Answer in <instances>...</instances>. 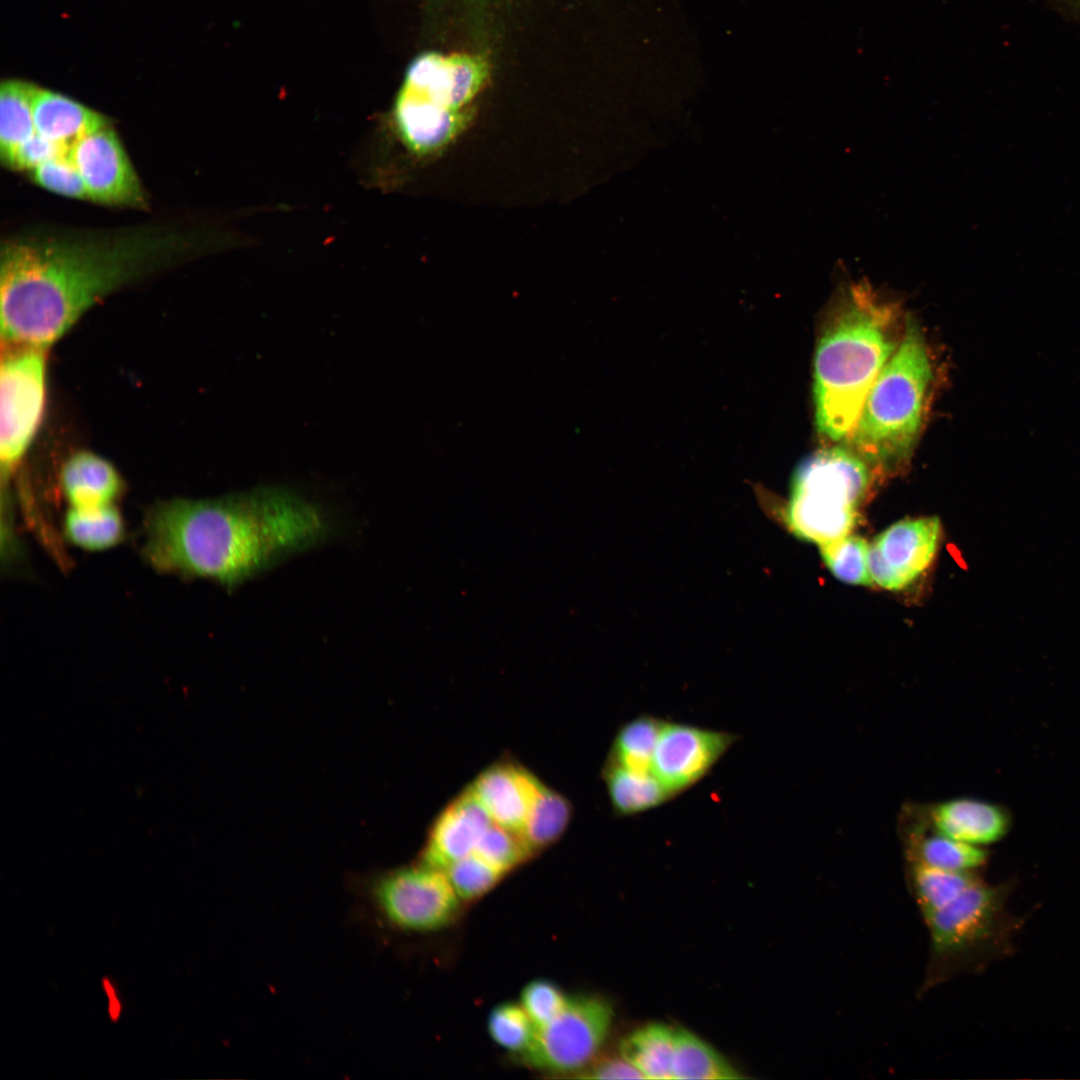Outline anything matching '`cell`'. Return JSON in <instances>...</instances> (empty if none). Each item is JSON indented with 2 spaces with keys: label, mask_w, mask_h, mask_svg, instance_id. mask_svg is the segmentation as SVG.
Listing matches in <instances>:
<instances>
[{
  "label": "cell",
  "mask_w": 1080,
  "mask_h": 1080,
  "mask_svg": "<svg viewBox=\"0 0 1080 1080\" xmlns=\"http://www.w3.org/2000/svg\"><path fill=\"white\" fill-rule=\"evenodd\" d=\"M197 241L193 231L154 224L8 237L0 250L3 344L46 350L104 297L191 256Z\"/></svg>",
  "instance_id": "1"
},
{
  "label": "cell",
  "mask_w": 1080,
  "mask_h": 1080,
  "mask_svg": "<svg viewBox=\"0 0 1080 1080\" xmlns=\"http://www.w3.org/2000/svg\"><path fill=\"white\" fill-rule=\"evenodd\" d=\"M331 529L319 505L281 487L175 498L146 512L142 555L158 572L205 578L232 590L320 545Z\"/></svg>",
  "instance_id": "2"
},
{
  "label": "cell",
  "mask_w": 1080,
  "mask_h": 1080,
  "mask_svg": "<svg viewBox=\"0 0 1080 1080\" xmlns=\"http://www.w3.org/2000/svg\"><path fill=\"white\" fill-rule=\"evenodd\" d=\"M837 298L814 360L816 425L832 441L851 434L906 323L898 306L865 282L850 284Z\"/></svg>",
  "instance_id": "3"
},
{
  "label": "cell",
  "mask_w": 1080,
  "mask_h": 1080,
  "mask_svg": "<svg viewBox=\"0 0 1080 1080\" xmlns=\"http://www.w3.org/2000/svg\"><path fill=\"white\" fill-rule=\"evenodd\" d=\"M932 381L925 337L907 318L898 347L871 386L846 439L876 475L895 472L909 461Z\"/></svg>",
  "instance_id": "4"
},
{
  "label": "cell",
  "mask_w": 1080,
  "mask_h": 1080,
  "mask_svg": "<svg viewBox=\"0 0 1080 1080\" xmlns=\"http://www.w3.org/2000/svg\"><path fill=\"white\" fill-rule=\"evenodd\" d=\"M875 475L851 448L816 451L793 475L783 512L786 526L819 546L851 534Z\"/></svg>",
  "instance_id": "5"
},
{
  "label": "cell",
  "mask_w": 1080,
  "mask_h": 1080,
  "mask_svg": "<svg viewBox=\"0 0 1080 1080\" xmlns=\"http://www.w3.org/2000/svg\"><path fill=\"white\" fill-rule=\"evenodd\" d=\"M1001 892L978 879L954 900L923 915L929 934V956L921 992L959 973L992 936Z\"/></svg>",
  "instance_id": "6"
},
{
  "label": "cell",
  "mask_w": 1080,
  "mask_h": 1080,
  "mask_svg": "<svg viewBox=\"0 0 1080 1080\" xmlns=\"http://www.w3.org/2000/svg\"><path fill=\"white\" fill-rule=\"evenodd\" d=\"M44 349L7 346L0 366V465L8 479L34 440L46 402Z\"/></svg>",
  "instance_id": "7"
},
{
  "label": "cell",
  "mask_w": 1080,
  "mask_h": 1080,
  "mask_svg": "<svg viewBox=\"0 0 1080 1080\" xmlns=\"http://www.w3.org/2000/svg\"><path fill=\"white\" fill-rule=\"evenodd\" d=\"M614 1017L611 1004L597 996L569 997L564 1009L537 1027L529 1048L522 1054L536 1069L581 1072L596 1060Z\"/></svg>",
  "instance_id": "8"
},
{
  "label": "cell",
  "mask_w": 1080,
  "mask_h": 1080,
  "mask_svg": "<svg viewBox=\"0 0 1080 1080\" xmlns=\"http://www.w3.org/2000/svg\"><path fill=\"white\" fill-rule=\"evenodd\" d=\"M371 898L389 925L408 932L446 927L455 919L461 901L445 872L425 864L382 875L371 887Z\"/></svg>",
  "instance_id": "9"
},
{
  "label": "cell",
  "mask_w": 1080,
  "mask_h": 1080,
  "mask_svg": "<svg viewBox=\"0 0 1080 1080\" xmlns=\"http://www.w3.org/2000/svg\"><path fill=\"white\" fill-rule=\"evenodd\" d=\"M83 178L89 201L145 209L146 193L111 124L87 134L69 151Z\"/></svg>",
  "instance_id": "10"
},
{
  "label": "cell",
  "mask_w": 1080,
  "mask_h": 1080,
  "mask_svg": "<svg viewBox=\"0 0 1080 1080\" xmlns=\"http://www.w3.org/2000/svg\"><path fill=\"white\" fill-rule=\"evenodd\" d=\"M736 740L727 731L665 720L652 771L675 798L708 775Z\"/></svg>",
  "instance_id": "11"
},
{
  "label": "cell",
  "mask_w": 1080,
  "mask_h": 1080,
  "mask_svg": "<svg viewBox=\"0 0 1080 1080\" xmlns=\"http://www.w3.org/2000/svg\"><path fill=\"white\" fill-rule=\"evenodd\" d=\"M940 530L936 517L902 520L884 530L869 547L873 583L901 590L914 582L933 561Z\"/></svg>",
  "instance_id": "12"
},
{
  "label": "cell",
  "mask_w": 1080,
  "mask_h": 1080,
  "mask_svg": "<svg viewBox=\"0 0 1080 1080\" xmlns=\"http://www.w3.org/2000/svg\"><path fill=\"white\" fill-rule=\"evenodd\" d=\"M487 75V64L480 56L429 52L411 62L401 89L441 108L465 112Z\"/></svg>",
  "instance_id": "13"
},
{
  "label": "cell",
  "mask_w": 1080,
  "mask_h": 1080,
  "mask_svg": "<svg viewBox=\"0 0 1080 1080\" xmlns=\"http://www.w3.org/2000/svg\"><path fill=\"white\" fill-rule=\"evenodd\" d=\"M909 806L929 830L979 847L999 841L1010 826L1005 809L977 798L957 797Z\"/></svg>",
  "instance_id": "14"
},
{
  "label": "cell",
  "mask_w": 1080,
  "mask_h": 1080,
  "mask_svg": "<svg viewBox=\"0 0 1080 1080\" xmlns=\"http://www.w3.org/2000/svg\"><path fill=\"white\" fill-rule=\"evenodd\" d=\"M542 782L512 760H500L480 772L468 786L492 821L521 833Z\"/></svg>",
  "instance_id": "15"
},
{
  "label": "cell",
  "mask_w": 1080,
  "mask_h": 1080,
  "mask_svg": "<svg viewBox=\"0 0 1080 1080\" xmlns=\"http://www.w3.org/2000/svg\"><path fill=\"white\" fill-rule=\"evenodd\" d=\"M491 817L467 787L440 812L428 833L422 864L445 870L474 852Z\"/></svg>",
  "instance_id": "16"
},
{
  "label": "cell",
  "mask_w": 1080,
  "mask_h": 1080,
  "mask_svg": "<svg viewBox=\"0 0 1080 1080\" xmlns=\"http://www.w3.org/2000/svg\"><path fill=\"white\" fill-rule=\"evenodd\" d=\"M466 112L441 108L400 88L393 108L395 129L413 153L431 154L450 143L464 128Z\"/></svg>",
  "instance_id": "17"
},
{
  "label": "cell",
  "mask_w": 1080,
  "mask_h": 1080,
  "mask_svg": "<svg viewBox=\"0 0 1080 1080\" xmlns=\"http://www.w3.org/2000/svg\"><path fill=\"white\" fill-rule=\"evenodd\" d=\"M905 861H915L949 871L970 872L988 857L982 847L967 844L926 828L907 804L898 819Z\"/></svg>",
  "instance_id": "18"
},
{
  "label": "cell",
  "mask_w": 1080,
  "mask_h": 1080,
  "mask_svg": "<svg viewBox=\"0 0 1080 1080\" xmlns=\"http://www.w3.org/2000/svg\"><path fill=\"white\" fill-rule=\"evenodd\" d=\"M63 495L72 508L97 509L114 505L124 484L116 468L91 451L71 455L60 471Z\"/></svg>",
  "instance_id": "19"
},
{
  "label": "cell",
  "mask_w": 1080,
  "mask_h": 1080,
  "mask_svg": "<svg viewBox=\"0 0 1080 1080\" xmlns=\"http://www.w3.org/2000/svg\"><path fill=\"white\" fill-rule=\"evenodd\" d=\"M32 108L36 132L68 151L87 134L111 124L100 112L39 87Z\"/></svg>",
  "instance_id": "20"
},
{
  "label": "cell",
  "mask_w": 1080,
  "mask_h": 1080,
  "mask_svg": "<svg viewBox=\"0 0 1080 1080\" xmlns=\"http://www.w3.org/2000/svg\"><path fill=\"white\" fill-rule=\"evenodd\" d=\"M602 776L611 807L617 816H635L674 798L653 771H637L605 763Z\"/></svg>",
  "instance_id": "21"
},
{
  "label": "cell",
  "mask_w": 1080,
  "mask_h": 1080,
  "mask_svg": "<svg viewBox=\"0 0 1080 1080\" xmlns=\"http://www.w3.org/2000/svg\"><path fill=\"white\" fill-rule=\"evenodd\" d=\"M619 1054L644 1079H673L674 1028L659 1022L640 1026L621 1039Z\"/></svg>",
  "instance_id": "22"
},
{
  "label": "cell",
  "mask_w": 1080,
  "mask_h": 1080,
  "mask_svg": "<svg viewBox=\"0 0 1080 1080\" xmlns=\"http://www.w3.org/2000/svg\"><path fill=\"white\" fill-rule=\"evenodd\" d=\"M37 86L22 80H4L0 86V160L11 169L21 144L36 133L33 98Z\"/></svg>",
  "instance_id": "23"
},
{
  "label": "cell",
  "mask_w": 1080,
  "mask_h": 1080,
  "mask_svg": "<svg viewBox=\"0 0 1080 1080\" xmlns=\"http://www.w3.org/2000/svg\"><path fill=\"white\" fill-rule=\"evenodd\" d=\"M63 534L71 544L88 551H102L120 544L125 536L124 519L114 506L97 509L70 507L63 519Z\"/></svg>",
  "instance_id": "24"
},
{
  "label": "cell",
  "mask_w": 1080,
  "mask_h": 1080,
  "mask_svg": "<svg viewBox=\"0 0 1080 1080\" xmlns=\"http://www.w3.org/2000/svg\"><path fill=\"white\" fill-rule=\"evenodd\" d=\"M673 1079L734 1080L743 1076L711 1045L691 1031L674 1028Z\"/></svg>",
  "instance_id": "25"
},
{
  "label": "cell",
  "mask_w": 1080,
  "mask_h": 1080,
  "mask_svg": "<svg viewBox=\"0 0 1080 1080\" xmlns=\"http://www.w3.org/2000/svg\"><path fill=\"white\" fill-rule=\"evenodd\" d=\"M665 720L639 715L619 727L605 763L637 771H652L653 758Z\"/></svg>",
  "instance_id": "26"
},
{
  "label": "cell",
  "mask_w": 1080,
  "mask_h": 1080,
  "mask_svg": "<svg viewBox=\"0 0 1080 1080\" xmlns=\"http://www.w3.org/2000/svg\"><path fill=\"white\" fill-rule=\"evenodd\" d=\"M905 862L907 879L922 916L945 906L979 879L974 871H949Z\"/></svg>",
  "instance_id": "27"
},
{
  "label": "cell",
  "mask_w": 1080,
  "mask_h": 1080,
  "mask_svg": "<svg viewBox=\"0 0 1080 1080\" xmlns=\"http://www.w3.org/2000/svg\"><path fill=\"white\" fill-rule=\"evenodd\" d=\"M572 815L573 807L570 801L543 783L520 833L533 855L561 838Z\"/></svg>",
  "instance_id": "28"
},
{
  "label": "cell",
  "mask_w": 1080,
  "mask_h": 1080,
  "mask_svg": "<svg viewBox=\"0 0 1080 1080\" xmlns=\"http://www.w3.org/2000/svg\"><path fill=\"white\" fill-rule=\"evenodd\" d=\"M819 547L825 566L836 578L854 585L874 584L869 568L870 544L865 539L849 534Z\"/></svg>",
  "instance_id": "29"
},
{
  "label": "cell",
  "mask_w": 1080,
  "mask_h": 1080,
  "mask_svg": "<svg viewBox=\"0 0 1080 1080\" xmlns=\"http://www.w3.org/2000/svg\"><path fill=\"white\" fill-rule=\"evenodd\" d=\"M487 1026L498 1046L521 1054L529 1048L536 1033V1025L520 1003L497 1005L489 1014Z\"/></svg>",
  "instance_id": "30"
},
{
  "label": "cell",
  "mask_w": 1080,
  "mask_h": 1080,
  "mask_svg": "<svg viewBox=\"0 0 1080 1080\" xmlns=\"http://www.w3.org/2000/svg\"><path fill=\"white\" fill-rule=\"evenodd\" d=\"M473 853L504 873L534 856L520 833L494 822L482 834Z\"/></svg>",
  "instance_id": "31"
},
{
  "label": "cell",
  "mask_w": 1080,
  "mask_h": 1080,
  "mask_svg": "<svg viewBox=\"0 0 1080 1080\" xmlns=\"http://www.w3.org/2000/svg\"><path fill=\"white\" fill-rule=\"evenodd\" d=\"M460 900L470 901L486 894L506 874L475 853L443 870Z\"/></svg>",
  "instance_id": "32"
},
{
  "label": "cell",
  "mask_w": 1080,
  "mask_h": 1080,
  "mask_svg": "<svg viewBox=\"0 0 1080 1080\" xmlns=\"http://www.w3.org/2000/svg\"><path fill=\"white\" fill-rule=\"evenodd\" d=\"M29 174L33 183L48 192L66 198L89 201L83 178L69 152L42 163Z\"/></svg>",
  "instance_id": "33"
},
{
  "label": "cell",
  "mask_w": 1080,
  "mask_h": 1080,
  "mask_svg": "<svg viewBox=\"0 0 1080 1080\" xmlns=\"http://www.w3.org/2000/svg\"><path fill=\"white\" fill-rule=\"evenodd\" d=\"M568 998L552 982L539 979L524 987L520 1004L537 1028L554 1019L564 1009Z\"/></svg>",
  "instance_id": "34"
},
{
  "label": "cell",
  "mask_w": 1080,
  "mask_h": 1080,
  "mask_svg": "<svg viewBox=\"0 0 1080 1080\" xmlns=\"http://www.w3.org/2000/svg\"><path fill=\"white\" fill-rule=\"evenodd\" d=\"M68 152L36 132L19 146L11 169L31 172L42 163Z\"/></svg>",
  "instance_id": "35"
},
{
  "label": "cell",
  "mask_w": 1080,
  "mask_h": 1080,
  "mask_svg": "<svg viewBox=\"0 0 1080 1080\" xmlns=\"http://www.w3.org/2000/svg\"><path fill=\"white\" fill-rule=\"evenodd\" d=\"M589 1079H644L643 1075L620 1054L593 1061L580 1072Z\"/></svg>",
  "instance_id": "36"
},
{
  "label": "cell",
  "mask_w": 1080,
  "mask_h": 1080,
  "mask_svg": "<svg viewBox=\"0 0 1080 1080\" xmlns=\"http://www.w3.org/2000/svg\"><path fill=\"white\" fill-rule=\"evenodd\" d=\"M1057 12L1080 23V0H1046Z\"/></svg>",
  "instance_id": "37"
},
{
  "label": "cell",
  "mask_w": 1080,
  "mask_h": 1080,
  "mask_svg": "<svg viewBox=\"0 0 1080 1080\" xmlns=\"http://www.w3.org/2000/svg\"><path fill=\"white\" fill-rule=\"evenodd\" d=\"M103 986H104V988H105V990L107 992L108 998H109L110 1017H111L112 1020L116 1021L118 1019V1017H119L120 1010H121L120 1003H119V1001H118V999L116 997L113 986L109 983V981L107 979L103 980Z\"/></svg>",
  "instance_id": "38"
}]
</instances>
